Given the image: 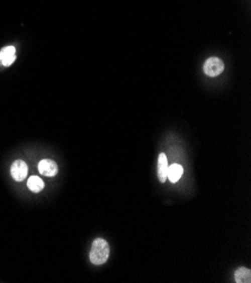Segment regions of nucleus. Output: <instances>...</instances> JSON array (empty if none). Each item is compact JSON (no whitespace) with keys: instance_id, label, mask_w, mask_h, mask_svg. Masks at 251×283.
<instances>
[{"instance_id":"obj_1","label":"nucleus","mask_w":251,"mask_h":283,"mask_svg":"<svg viewBox=\"0 0 251 283\" xmlns=\"http://www.w3.org/2000/svg\"><path fill=\"white\" fill-rule=\"evenodd\" d=\"M109 245L103 238H96L91 245L89 258L95 265H103L109 258Z\"/></svg>"},{"instance_id":"obj_2","label":"nucleus","mask_w":251,"mask_h":283,"mask_svg":"<svg viewBox=\"0 0 251 283\" xmlns=\"http://www.w3.org/2000/svg\"><path fill=\"white\" fill-rule=\"evenodd\" d=\"M224 70V63L216 57L208 58L204 63V72L208 77H217Z\"/></svg>"},{"instance_id":"obj_3","label":"nucleus","mask_w":251,"mask_h":283,"mask_svg":"<svg viewBox=\"0 0 251 283\" xmlns=\"http://www.w3.org/2000/svg\"><path fill=\"white\" fill-rule=\"evenodd\" d=\"M27 173H29V166H27L25 161H23L21 159L14 161V164L12 165L11 168V174L16 182H22V180H24L26 178Z\"/></svg>"},{"instance_id":"obj_4","label":"nucleus","mask_w":251,"mask_h":283,"mask_svg":"<svg viewBox=\"0 0 251 283\" xmlns=\"http://www.w3.org/2000/svg\"><path fill=\"white\" fill-rule=\"evenodd\" d=\"M39 171L44 176L48 177H53L58 174V165L55 164V161L51 159H43L39 162Z\"/></svg>"},{"instance_id":"obj_5","label":"nucleus","mask_w":251,"mask_h":283,"mask_svg":"<svg viewBox=\"0 0 251 283\" xmlns=\"http://www.w3.org/2000/svg\"><path fill=\"white\" fill-rule=\"evenodd\" d=\"M16 60V49L13 45H8L0 51V61L4 66H11Z\"/></svg>"},{"instance_id":"obj_6","label":"nucleus","mask_w":251,"mask_h":283,"mask_svg":"<svg viewBox=\"0 0 251 283\" xmlns=\"http://www.w3.org/2000/svg\"><path fill=\"white\" fill-rule=\"evenodd\" d=\"M167 171H168V160L165 154H160L158 158V177L161 183L166 182Z\"/></svg>"},{"instance_id":"obj_7","label":"nucleus","mask_w":251,"mask_h":283,"mask_svg":"<svg viewBox=\"0 0 251 283\" xmlns=\"http://www.w3.org/2000/svg\"><path fill=\"white\" fill-rule=\"evenodd\" d=\"M184 168L183 166L179 164H173L171 166H168V171H167V178H169L171 183H177L183 176Z\"/></svg>"},{"instance_id":"obj_8","label":"nucleus","mask_w":251,"mask_h":283,"mask_svg":"<svg viewBox=\"0 0 251 283\" xmlns=\"http://www.w3.org/2000/svg\"><path fill=\"white\" fill-rule=\"evenodd\" d=\"M236 283H249L251 282V272L247 267H240L234 273Z\"/></svg>"},{"instance_id":"obj_9","label":"nucleus","mask_w":251,"mask_h":283,"mask_svg":"<svg viewBox=\"0 0 251 283\" xmlns=\"http://www.w3.org/2000/svg\"><path fill=\"white\" fill-rule=\"evenodd\" d=\"M44 182L39 176H31L29 178V182H27V187L34 193H40L44 188Z\"/></svg>"}]
</instances>
